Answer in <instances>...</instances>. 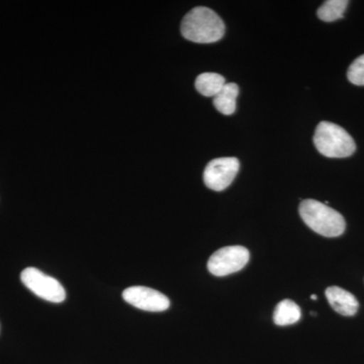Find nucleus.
I'll return each mask as SVG.
<instances>
[{"label": "nucleus", "mask_w": 364, "mask_h": 364, "mask_svg": "<svg viewBox=\"0 0 364 364\" xmlns=\"http://www.w3.org/2000/svg\"><path fill=\"white\" fill-rule=\"evenodd\" d=\"M226 26L224 21L212 9L198 6L191 9L181 23L184 39L198 44H210L222 39Z\"/></svg>", "instance_id": "nucleus-1"}, {"label": "nucleus", "mask_w": 364, "mask_h": 364, "mask_svg": "<svg viewBox=\"0 0 364 364\" xmlns=\"http://www.w3.org/2000/svg\"><path fill=\"white\" fill-rule=\"evenodd\" d=\"M299 215L306 226L316 233L334 238L344 233L346 223L343 215L316 200H305L301 203Z\"/></svg>", "instance_id": "nucleus-2"}, {"label": "nucleus", "mask_w": 364, "mask_h": 364, "mask_svg": "<svg viewBox=\"0 0 364 364\" xmlns=\"http://www.w3.org/2000/svg\"><path fill=\"white\" fill-rule=\"evenodd\" d=\"M314 144L321 154L328 158L351 156L356 150L353 138L338 124L321 122L314 135Z\"/></svg>", "instance_id": "nucleus-3"}, {"label": "nucleus", "mask_w": 364, "mask_h": 364, "mask_svg": "<svg viewBox=\"0 0 364 364\" xmlns=\"http://www.w3.org/2000/svg\"><path fill=\"white\" fill-rule=\"evenodd\" d=\"M21 279L31 291L41 299L56 304L65 301L66 291L63 286L58 280L45 274L37 268L28 267L23 269Z\"/></svg>", "instance_id": "nucleus-4"}, {"label": "nucleus", "mask_w": 364, "mask_h": 364, "mask_svg": "<svg viewBox=\"0 0 364 364\" xmlns=\"http://www.w3.org/2000/svg\"><path fill=\"white\" fill-rule=\"evenodd\" d=\"M250 259L248 249L243 246H227L215 251L208 261V272L215 277H226L240 272Z\"/></svg>", "instance_id": "nucleus-5"}, {"label": "nucleus", "mask_w": 364, "mask_h": 364, "mask_svg": "<svg viewBox=\"0 0 364 364\" xmlns=\"http://www.w3.org/2000/svg\"><path fill=\"white\" fill-rule=\"evenodd\" d=\"M239 168L240 162L237 158H215L205 167L203 171V181L212 191H224L233 182Z\"/></svg>", "instance_id": "nucleus-6"}, {"label": "nucleus", "mask_w": 364, "mask_h": 364, "mask_svg": "<svg viewBox=\"0 0 364 364\" xmlns=\"http://www.w3.org/2000/svg\"><path fill=\"white\" fill-rule=\"evenodd\" d=\"M127 303L147 312H164L170 306L169 299L156 289L146 287H131L124 289Z\"/></svg>", "instance_id": "nucleus-7"}, {"label": "nucleus", "mask_w": 364, "mask_h": 364, "mask_svg": "<svg viewBox=\"0 0 364 364\" xmlns=\"http://www.w3.org/2000/svg\"><path fill=\"white\" fill-rule=\"evenodd\" d=\"M325 294L333 310L336 311L340 315L350 317L358 313L359 308L358 299L342 287H328Z\"/></svg>", "instance_id": "nucleus-8"}, {"label": "nucleus", "mask_w": 364, "mask_h": 364, "mask_svg": "<svg viewBox=\"0 0 364 364\" xmlns=\"http://www.w3.org/2000/svg\"><path fill=\"white\" fill-rule=\"evenodd\" d=\"M301 317V311L291 299H284L277 304L273 314V322L277 326H289L296 324Z\"/></svg>", "instance_id": "nucleus-9"}, {"label": "nucleus", "mask_w": 364, "mask_h": 364, "mask_svg": "<svg viewBox=\"0 0 364 364\" xmlns=\"http://www.w3.org/2000/svg\"><path fill=\"white\" fill-rule=\"evenodd\" d=\"M239 87L236 83H226L222 90L214 97V105L218 112L231 116L236 111V98Z\"/></svg>", "instance_id": "nucleus-10"}, {"label": "nucleus", "mask_w": 364, "mask_h": 364, "mask_svg": "<svg viewBox=\"0 0 364 364\" xmlns=\"http://www.w3.org/2000/svg\"><path fill=\"white\" fill-rule=\"evenodd\" d=\"M226 85V80L218 73L200 74L196 80V88L203 97H215Z\"/></svg>", "instance_id": "nucleus-11"}, {"label": "nucleus", "mask_w": 364, "mask_h": 364, "mask_svg": "<svg viewBox=\"0 0 364 364\" xmlns=\"http://www.w3.org/2000/svg\"><path fill=\"white\" fill-rule=\"evenodd\" d=\"M348 4L347 0H328L318 9V18L331 23L343 18Z\"/></svg>", "instance_id": "nucleus-12"}, {"label": "nucleus", "mask_w": 364, "mask_h": 364, "mask_svg": "<svg viewBox=\"0 0 364 364\" xmlns=\"http://www.w3.org/2000/svg\"><path fill=\"white\" fill-rule=\"evenodd\" d=\"M347 78L352 85H364V55L354 60L347 71Z\"/></svg>", "instance_id": "nucleus-13"}, {"label": "nucleus", "mask_w": 364, "mask_h": 364, "mask_svg": "<svg viewBox=\"0 0 364 364\" xmlns=\"http://www.w3.org/2000/svg\"><path fill=\"white\" fill-rule=\"evenodd\" d=\"M311 299H313V301H317V299H318L317 294H312V296H311Z\"/></svg>", "instance_id": "nucleus-14"}, {"label": "nucleus", "mask_w": 364, "mask_h": 364, "mask_svg": "<svg viewBox=\"0 0 364 364\" xmlns=\"http://www.w3.org/2000/svg\"><path fill=\"white\" fill-rule=\"evenodd\" d=\"M311 315L315 316V315H317V314H315V312H312V313H311Z\"/></svg>", "instance_id": "nucleus-15"}]
</instances>
